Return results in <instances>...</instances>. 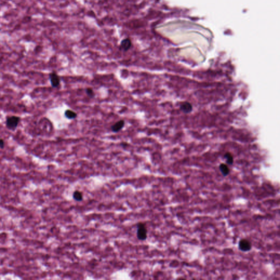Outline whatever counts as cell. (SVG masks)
I'll return each mask as SVG.
<instances>
[{
  "mask_svg": "<svg viewBox=\"0 0 280 280\" xmlns=\"http://www.w3.org/2000/svg\"><path fill=\"white\" fill-rule=\"evenodd\" d=\"M20 121V118L17 116L7 117L5 120V125L8 129L14 130L16 129L18 124Z\"/></svg>",
  "mask_w": 280,
  "mask_h": 280,
  "instance_id": "6da1fadb",
  "label": "cell"
},
{
  "mask_svg": "<svg viewBox=\"0 0 280 280\" xmlns=\"http://www.w3.org/2000/svg\"><path fill=\"white\" fill-rule=\"evenodd\" d=\"M137 237L141 241H145L147 238V229L145 224L140 223L137 225Z\"/></svg>",
  "mask_w": 280,
  "mask_h": 280,
  "instance_id": "7a4b0ae2",
  "label": "cell"
},
{
  "mask_svg": "<svg viewBox=\"0 0 280 280\" xmlns=\"http://www.w3.org/2000/svg\"><path fill=\"white\" fill-rule=\"evenodd\" d=\"M239 248L243 252L249 251L252 248V243L246 239H243L239 243Z\"/></svg>",
  "mask_w": 280,
  "mask_h": 280,
  "instance_id": "3957f363",
  "label": "cell"
},
{
  "mask_svg": "<svg viewBox=\"0 0 280 280\" xmlns=\"http://www.w3.org/2000/svg\"><path fill=\"white\" fill-rule=\"evenodd\" d=\"M49 79L52 87L57 88L59 86L60 83L59 77L55 72H52L49 75Z\"/></svg>",
  "mask_w": 280,
  "mask_h": 280,
  "instance_id": "277c9868",
  "label": "cell"
},
{
  "mask_svg": "<svg viewBox=\"0 0 280 280\" xmlns=\"http://www.w3.org/2000/svg\"><path fill=\"white\" fill-rule=\"evenodd\" d=\"M124 126V121L123 120H121L112 125L111 127V130L114 133H117L122 129Z\"/></svg>",
  "mask_w": 280,
  "mask_h": 280,
  "instance_id": "5b68a950",
  "label": "cell"
},
{
  "mask_svg": "<svg viewBox=\"0 0 280 280\" xmlns=\"http://www.w3.org/2000/svg\"><path fill=\"white\" fill-rule=\"evenodd\" d=\"M180 108H181V110L185 113H190L193 109L192 105L190 103H187V102H185V103H182L181 105Z\"/></svg>",
  "mask_w": 280,
  "mask_h": 280,
  "instance_id": "8992f818",
  "label": "cell"
},
{
  "mask_svg": "<svg viewBox=\"0 0 280 280\" xmlns=\"http://www.w3.org/2000/svg\"><path fill=\"white\" fill-rule=\"evenodd\" d=\"M220 170L221 171L222 174L224 176H227L228 175H229V174L230 172L229 168L228 167V165L225 164H221L220 165Z\"/></svg>",
  "mask_w": 280,
  "mask_h": 280,
  "instance_id": "52a82bcc",
  "label": "cell"
},
{
  "mask_svg": "<svg viewBox=\"0 0 280 280\" xmlns=\"http://www.w3.org/2000/svg\"><path fill=\"white\" fill-rule=\"evenodd\" d=\"M73 198L77 201H81L83 200V193L79 190H75L73 193Z\"/></svg>",
  "mask_w": 280,
  "mask_h": 280,
  "instance_id": "ba28073f",
  "label": "cell"
},
{
  "mask_svg": "<svg viewBox=\"0 0 280 280\" xmlns=\"http://www.w3.org/2000/svg\"><path fill=\"white\" fill-rule=\"evenodd\" d=\"M224 158L226 159V164H228V165H232L234 162V158H233V156H232V154L229 153V152H227L225 154H224Z\"/></svg>",
  "mask_w": 280,
  "mask_h": 280,
  "instance_id": "9c48e42d",
  "label": "cell"
},
{
  "mask_svg": "<svg viewBox=\"0 0 280 280\" xmlns=\"http://www.w3.org/2000/svg\"><path fill=\"white\" fill-rule=\"evenodd\" d=\"M65 116L67 118L70 119H75L77 117V114L75 112L70 109H67L65 111Z\"/></svg>",
  "mask_w": 280,
  "mask_h": 280,
  "instance_id": "30bf717a",
  "label": "cell"
},
{
  "mask_svg": "<svg viewBox=\"0 0 280 280\" xmlns=\"http://www.w3.org/2000/svg\"><path fill=\"white\" fill-rule=\"evenodd\" d=\"M131 46V42L129 39H126L122 41L121 47L125 50H128Z\"/></svg>",
  "mask_w": 280,
  "mask_h": 280,
  "instance_id": "8fae6325",
  "label": "cell"
},
{
  "mask_svg": "<svg viewBox=\"0 0 280 280\" xmlns=\"http://www.w3.org/2000/svg\"><path fill=\"white\" fill-rule=\"evenodd\" d=\"M86 92L87 95L90 97H94V92L92 88H87L86 89Z\"/></svg>",
  "mask_w": 280,
  "mask_h": 280,
  "instance_id": "7c38bea8",
  "label": "cell"
},
{
  "mask_svg": "<svg viewBox=\"0 0 280 280\" xmlns=\"http://www.w3.org/2000/svg\"><path fill=\"white\" fill-rule=\"evenodd\" d=\"M5 147V142L2 139H0V148L3 149Z\"/></svg>",
  "mask_w": 280,
  "mask_h": 280,
  "instance_id": "4fadbf2b",
  "label": "cell"
}]
</instances>
